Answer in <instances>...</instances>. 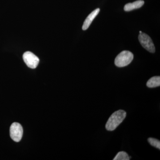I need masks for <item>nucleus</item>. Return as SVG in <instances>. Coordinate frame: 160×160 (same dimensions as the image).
Masks as SVG:
<instances>
[{
  "label": "nucleus",
  "mask_w": 160,
  "mask_h": 160,
  "mask_svg": "<svg viewBox=\"0 0 160 160\" xmlns=\"http://www.w3.org/2000/svg\"><path fill=\"white\" fill-rule=\"evenodd\" d=\"M126 116V112L123 110L115 111L111 115L106 125V129L108 131H113L119 126Z\"/></svg>",
  "instance_id": "f257e3e1"
},
{
  "label": "nucleus",
  "mask_w": 160,
  "mask_h": 160,
  "mask_svg": "<svg viewBox=\"0 0 160 160\" xmlns=\"http://www.w3.org/2000/svg\"><path fill=\"white\" fill-rule=\"evenodd\" d=\"M133 54L129 51H122L115 59V65L118 67H125L129 65L133 59Z\"/></svg>",
  "instance_id": "f03ea898"
},
{
  "label": "nucleus",
  "mask_w": 160,
  "mask_h": 160,
  "mask_svg": "<svg viewBox=\"0 0 160 160\" xmlns=\"http://www.w3.org/2000/svg\"><path fill=\"white\" fill-rule=\"evenodd\" d=\"M138 39L143 48L152 53L155 52V47L153 42L149 35L146 33L142 32L140 33L138 36Z\"/></svg>",
  "instance_id": "7ed1b4c3"
},
{
  "label": "nucleus",
  "mask_w": 160,
  "mask_h": 160,
  "mask_svg": "<svg viewBox=\"0 0 160 160\" xmlns=\"http://www.w3.org/2000/svg\"><path fill=\"white\" fill-rule=\"evenodd\" d=\"M23 128L21 124L14 122L10 128V136L12 139L15 142H19L22 137Z\"/></svg>",
  "instance_id": "20e7f679"
},
{
  "label": "nucleus",
  "mask_w": 160,
  "mask_h": 160,
  "mask_svg": "<svg viewBox=\"0 0 160 160\" xmlns=\"http://www.w3.org/2000/svg\"><path fill=\"white\" fill-rule=\"evenodd\" d=\"M23 59L26 65L31 69H35L39 63V59L31 52H25L23 55Z\"/></svg>",
  "instance_id": "39448f33"
},
{
  "label": "nucleus",
  "mask_w": 160,
  "mask_h": 160,
  "mask_svg": "<svg viewBox=\"0 0 160 160\" xmlns=\"http://www.w3.org/2000/svg\"><path fill=\"white\" fill-rule=\"evenodd\" d=\"M100 9L99 8L96 9L94 11L92 12L89 15L86 19L84 21V24L82 26L83 30H86L89 28V26L91 25L93 20L98 15Z\"/></svg>",
  "instance_id": "423d86ee"
},
{
  "label": "nucleus",
  "mask_w": 160,
  "mask_h": 160,
  "mask_svg": "<svg viewBox=\"0 0 160 160\" xmlns=\"http://www.w3.org/2000/svg\"><path fill=\"white\" fill-rule=\"evenodd\" d=\"M143 0H138L133 3H129L126 4L124 6V10L125 11H130L134 9H139L143 6L144 4Z\"/></svg>",
  "instance_id": "0eeeda50"
},
{
  "label": "nucleus",
  "mask_w": 160,
  "mask_h": 160,
  "mask_svg": "<svg viewBox=\"0 0 160 160\" xmlns=\"http://www.w3.org/2000/svg\"><path fill=\"white\" fill-rule=\"evenodd\" d=\"M146 86L149 88H155L160 86V77L154 76L151 78L147 82Z\"/></svg>",
  "instance_id": "6e6552de"
},
{
  "label": "nucleus",
  "mask_w": 160,
  "mask_h": 160,
  "mask_svg": "<svg viewBox=\"0 0 160 160\" xmlns=\"http://www.w3.org/2000/svg\"><path fill=\"white\" fill-rule=\"evenodd\" d=\"M130 158L128 154L124 151L119 152L117 154L113 160H129Z\"/></svg>",
  "instance_id": "1a4fd4ad"
},
{
  "label": "nucleus",
  "mask_w": 160,
  "mask_h": 160,
  "mask_svg": "<svg viewBox=\"0 0 160 160\" xmlns=\"http://www.w3.org/2000/svg\"><path fill=\"white\" fill-rule=\"evenodd\" d=\"M148 141L151 146L156 147L159 149H160V142L159 140L150 138H148Z\"/></svg>",
  "instance_id": "9d476101"
},
{
  "label": "nucleus",
  "mask_w": 160,
  "mask_h": 160,
  "mask_svg": "<svg viewBox=\"0 0 160 160\" xmlns=\"http://www.w3.org/2000/svg\"><path fill=\"white\" fill-rule=\"evenodd\" d=\"M139 32H140V33H142V31H140Z\"/></svg>",
  "instance_id": "9b49d317"
}]
</instances>
